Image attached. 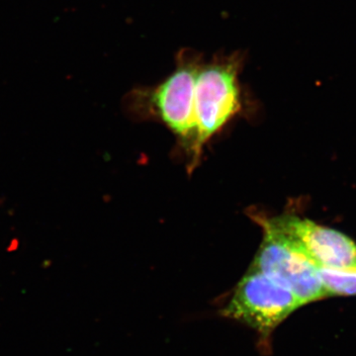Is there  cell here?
Listing matches in <instances>:
<instances>
[{
	"mask_svg": "<svg viewBox=\"0 0 356 356\" xmlns=\"http://www.w3.org/2000/svg\"><path fill=\"white\" fill-rule=\"evenodd\" d=\"M245 63V54L236 51L215 55L201 65L195 83L196 156L203 145L242 109L238 76Z\"/></svg>",
	"mask_w": 356,
	"mask_h": 356,
	"instance_id": "1",
	"label": "cell"
},
{
	"mask_svg": "<svg viewBox=\"0 0 356 356\" xmlns=\"http://www.w3.org/2000/svg\"><path fill=\"white\" fill-rule=\"evenodd\" d=\"M203 56L193 49H181L175 69L153 88L138 89L134 99L154 110L161 120L179 137L195 135V83Z\"/></svg>",
	"mask_w": 356,
	"mask_h": 356,
	"instance_id": "2",
	"label": "cell"
},
{
	"mask_svg": "<svg viewBox=\"0 0 356 356\" xmlns=\"http://www.w3.org/2000/svg\"><path fill=\"white\" fill-rule=\"evenodd\" d=\"M302 306L301 301L287 288L250 267L236 285L222 315L268 337Z\"/></svg>",
	"mask_w": 356,
	"mask_h": 356,
	"instance_id": "3",
	"label": "cell"
},
{
	"mask_svg": "<svg viewBox=\"0 0 356 356\" xmlns=\"http://www.w3.org/2000/svg\"><path fill=\"white\" fill-rule=\"evenodd\" d=\"M264 229V240L252 268L287 288L303 305L327 298L318 266L305 254L274 233Z\"/></svg>",
	"mask_w": 356,
	"mask_h": 356,
	"instance_id": "4",
	"label": "cell"
},
{
	"mask_svg": "<svg viewBox=\"0 0 356 356\" xmlns=\"http://www.w3.org/2000/svg\"><path fill=\"white\" fill-rule=\"evenodd\" d=\"M255 220L262 228L271 229L292 243L320 268L356 267V243L337 229L294 215Z\"/></svg>",
	"mask_w": 356,
	"mask_h": 356,
	"instance_id": "5",
	"label": "cell"
},
{
	"mask_svg": "<svg viewBox=\"0 0 356 356\" xmlns=\"http://www.w3.org/2000/svg\"><path fill=\"white\" fill-rule=\"evenodd\" d=\"M318 268L327 297L356 296V267L344 269Z\"/></svg>",
	"mask_w": 356,
	"mask_h": 356,
	"instance_id": "6",
	"label": "cell"
}]
</instances>
